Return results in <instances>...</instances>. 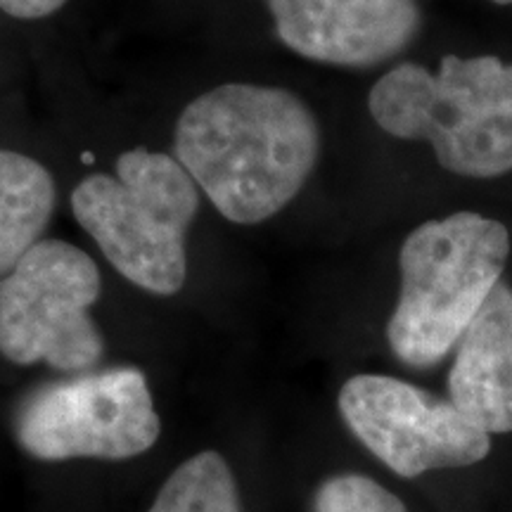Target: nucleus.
<instances>
[{
    "label": "nucleus",
    "instance_id": "nucleus-8",
    "mask_svg": "<svg viewBox=\"0 0 512 512\" xmlns=\"http://www.w3.org/2000/svg\"><path fill=\"white\" fill-rule=\"evenodd\" d=\"M275 34L306 60L375 67L420 31L418 0H266Z\"/></svg>",
    "mask_w": 512,
    "mask_h": 512
},
{
    "label": "nucleus",
    "instance_id": "nucleus-11",
    "mask_svg": "<svg viewBox=\"0 0 512 512\" xmlns=\"http://www.w3.org/2000/svg\"><path fill=\"white\" fill-rule=\"evenodd\" d=\"M147 512H240L233 472L216 451L197 453L166 479Z\"/></svg>",
    "mask_w": 512,
    "mask_h": 512
},
{
    "label": "nucleus",
    "instance_id": "nucleus-2",
    "mask_svg": "<svg viewBox=\"0 0 512 512\" xmlns=\"http://www.w3.org/2000/svg\"><path fill=\"white\" fill-rule=\"evenodd\" d=\"M377 126L427 140L446 171L494 178L512 169V64L494 55H446L439 72L399 64L370 91Z\"/></svg>",
    "mask_w": 512,
    "mask_h": 512
},
{
    "label": "nucleus",
    "instance_id": "nucleus-1",
    "mask_svg": "<svg viewBox=\"0 0 512 512\" xmlns=\"http://www.w3.org/2000/svg\"><path fill=\"white\" fill-rule=\"evenodd\" d=\"M320 155L309 105L285 88L226 83L181 112L174 159L207 200L240 226L283 211L302 192Z\"/></svg>",
    "mask_w": 512,
    "mask_h": 512
},
{
    "label": "nucleus",
    "instance_id": "nucleus-10",
    "mask_svg": "<svg viewBox=\"0 0 512 512\" xmlns=\"http://www.w3.org/2000/svg\"><path fill=\"white\" fill-rule=\"evenodd\" d=\"M57 202L55 181L36 159L0 150V280L41 242Z\"/></svg>",
    "mask_w": 512,
    "mask_h": 512
},
{
    "label": "nucleus",
    "instance_id": "nucleus-5",
    "mask_svg": "<svg viewBox=\"0 0 512 512\" xmlns=\"http://www.w3.org/2000/svg\"><path fill=\"white\" fill-rule=\"evenodd\" d=\"M102 278L95 261L64 240H41L0 280V356L86 373L105 339L91 318Z\"/></svg>",
    "mask_w": 512,
    "mask_h": 512
},
{
    "label": "nucleus",
    "instance_id": "nucleus-13",
    "mask_svg": "<svg viewBox=\"0 0 512 512\" xmlns=\"http://www.w3.org/2000/svg\"><path fill=\"white\" fill-rule=\"evenodd\" d=\"M67 0H0V10L17 19H43L55 15Z\"/></svg>",
    "mask_w": 512,
    "mask_h": 512
},
{
    "label": "nucleus",
    "instance_id": "nucleus-9",
    "mask_svg": "<svg viewBox=\"0 0 512 512\" xmlns=\"http://www.w3.org/2000/svg\"><path fill=\"white\" fill-rule=\"evenodd\" d=\"M448 399L486 434L512 432V287L503 280L460 337Z\"/></svg>",
    "mask_w": 512,
    "mask_h": 512
},
{
    "label": "nucleus",
    "instance_id": "nucleus-6",
    "mask_svg": "<svg viewBox=\"0 0 512 512\" xmlns=\"http://www.w3.org/2000/svg\"><path fill=\"white\" fill-rule=\"evenodd\" d=\"M159 415L138 368L119 366L48 382L15 413L19 446L38 460H126L159 439Z\"/></svg>",
    "mask_w": 512,
    "mask_h": 512
},
{
    "label": "nucleus",
    "instance_id": "nucleus-12",
    "mask_svg": "<svg viewBox=\"0 0 512 512\" xmlns=\"http://www.w3.org/2000/svg\"><path fill=\"white\" fill-rule=\"evenodd\" d=\"M313 512H408L401 498L363 475L325 479L316 491Z\"/></svg>",
    "mask_w": 512,
    "mask_h": 512
},
{
    "label": "nucleus",
    "instance_id": "nucleus-3",
    "mask_svg": "<svg viewBox=\"0 0 512 512\" xmlns=\"http://www.w3.org/2000/svg\"><path fill=\"white\" fill-rule=\"evenodd\" d=\"M508 256V228L475 211L415 228L401 247V297L387 325L394 356L411 368L444 361L501 283Z\"/></svg>",
    "mask_w": 512,
    "mask_h": 512
},
{
    "label": "nucleus",
    "instance_id": "nucleus-7",
    "mask_svg": "<svg viewBox=\"0 0 512 512\" xmlns=\"http://www.w3.org/2000/svg\"><path fill=\"white\" fill-rule=\"evenodd\" d=\"M337 403L354 437L399 477L475 465L491 451V434L467 420L451 399L396 377H351Z\"/></svg>",
    "mask_w": 512,
    "mask_h": 512
},
{
    "label": "nucleus",
    "instance_id": "nucleus-14",
    "mask_svg": "<svg viewBox=\"0 0 512 512\" xmlns=\"http://www.w3.org/2000/svg\"><path fill=\"white\" fill-rule=\"evenodd\" d=\"M491 3H496V5H512V0H491Z\"/></svg>",
    "mask_w": 512,
    "mask_h": 512
},
{
    "label": "nucleus",
    "instance_id": "nucleus-4",
    "mask_svg": "<svg viewBox=\"0 0 512 512\" xmlns=\"http://www.w3.org/2000/svg\"><path fill=\"white\" fill-rule=\"evenodd\" d=\"M200 209V188L164 152L133 147L117 174H93L72 192L79 226L105 259L140 290L171 297L185 285V235Z\"/></svg>",
    "mask_w": 512,
    "mask_h": 512
}]
</instances>
